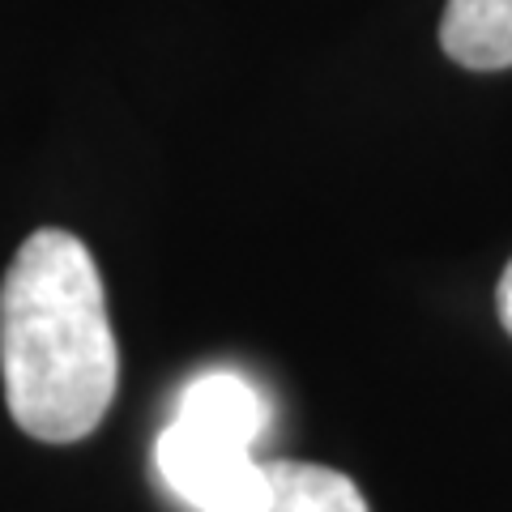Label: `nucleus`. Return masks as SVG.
Masks as SVG:
<instances>
[{"label":"nucleus","mask_w":512,"mask_h":512,"mask_svg":"<svg viewBox=\"0 0 512 512\" xmlns=\"http://www.w3.org/2000/svg\"><path fill=\"white\" fill-rule=\"evenodd\" d=\"M239 512H372L355 478L312 461L274 457L261 466V483Z\"/></svg>","instance_id":"3"},{"label":"nucleus","mask_w":512,"mask_h":512,"mask_svg":"<svg viewBox=\"0 0 512 512\" xmlns=\"http://www.w3.org/2000/svg\"><path fill=\"white\" fill-rule=\"evenodd\" d=\"M0 380L9 419L43 444H77L120 384L103 274L73 231L22 239L0 282Z\"/></svg>","instance_id":"1"},{"label":"nucleus","mask_w":512,"mask_h":512,"mask_svg":"<svg viewBox=\"0 0 512 512\" xmlns=\"http://www.w3.org/2000/svg\"><path fill=\"white\" fill-rule=\"evenodd\" d=\"M495 308H500L504 329L512 333V261H508V269L500 274V286H495Z\"/></svg>","instance_id":"5"},{"label":"nucleus","mask_w":512,"mask_h":512,"mask_svg":"<svg viewBox=\"0 0 512 512\" xmlns=\"http://www.w3.org/2000/svg\"><path fill=\"white\" fill-rule=\"evenodd\" d=\"M440 47L461 69H512V0H448Z\"/></svg>","instance_id":"4"},{"label":"nucleus","mask_w":512,"mask_h":512,"mask_svg":"<svg viewBox=\"0 0 512 512\" xmlns=\"http://www.w3.org/2000/svg\"><path fill=\"white\" fill-rule=\"evenodd\" d=\"M274 406L265 389L235 367L192 376L175 397L171 423L154 440V470L192 512H239L261 483L256 440L269 431Z\"/></svg>","instance_id":"2"}]
</instances>
